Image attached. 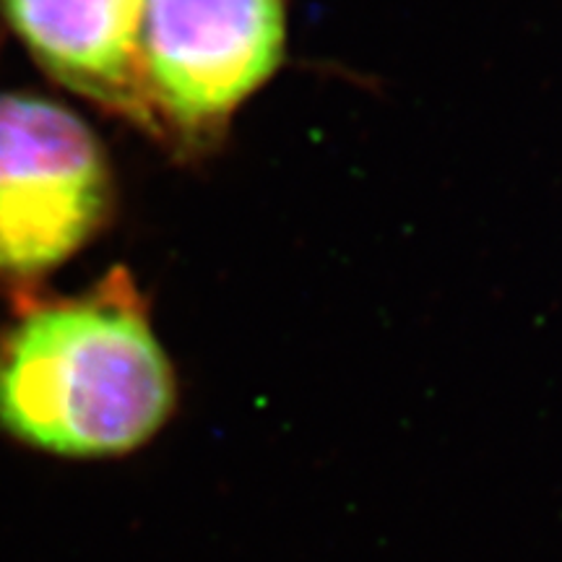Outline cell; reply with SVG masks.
Here are the masks:
<instances>
[{"label": "cell", "mask_w": 562, "mask_h": 562, "mask_svg": "<svg viewBox=\"0 0 562 562\" xmlns=\"http://www.w3.org/2000/svg\"><path fill=\"white\" fill-rule=\"evenodd\" d=\"M178 378L125 269L21 315L0 341V430L58 459H117L165 430Z\"/></svg>", "instance_id": "1"}, {"label": "cell", "mask_w": 562, "mask_h": 562, "mask_svg": "<svg viewBox=\"0 0 562 562\" xmlns=\"http://www.w3.org/2000/svg\"><path fill=\"white\" fill-rule=\"evenodd\" d=\"M115 199L100 138L34 94H0V273H45L83 248Z\"/></svg>", "instance_id": "2"}, {"label": "cell", "mask_w": 562, "mask_h": 562, "mask_svg": "<svg viewBox=\"0 0 562 562\" xmlns=\"http://www.w3.org/2000/svg\"><path fill=\"white\" fill-rule=\"evenodd\" d=\"M284 47V0H146L144 66L165 136L188 149L220 140Z\"/></svg>", "instance_id": "3"}, {"label": "cell", "mask_w": 562, "mask_h": 562, "mask_svg": "<svg viewBox=\"0 0 562 562\" xmlns=\"http://www.w3.org/2000/svg\"><path fill=\"white\" fill-rule=\"evenodd\" d=\"M146 0H0V16L55 81L165 138L144 66Z\"/></svg>", "instance_id": "4"}]
</instances>
